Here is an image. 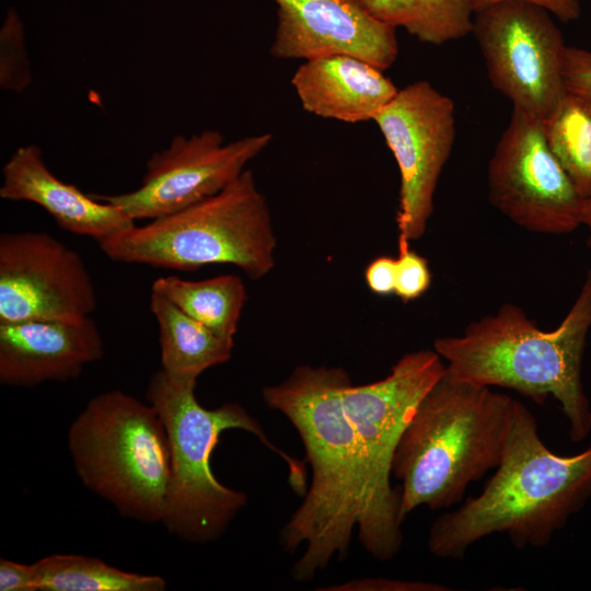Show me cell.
Instances as JSON below:
<instances>
[{
	"mask_svg": "<svg viewBox=\"0 0 591 591\" xmlns=\"http://www.w3.org/2000/svg\"><path fill=\"white\" fill-rule=\"evenodd\" d=\"M328 591H447V586L433 582L408 581L391 578H361L348 582L322 588Z\"/></svg>",
	"mask_w": 591,
	"mask_h": 591,
	"instance_id": "25",
	"label": "cell"
},
{
	"mask_svg": "<svg viewBox=\"0 0 591 591\" xmlns=\"http://www.w3.org/2000/svg\"><path fill=\"white\" fill-rule=\"evenodd\" d=\"M349 382L341 368L303 364L263 391L266 405L297 429L312 468L311 486L281 532L288 552L305 546L291 569L300 582L314 579L334 557H347L364 512L357 438L343 404Z\"/></svg>",
	"mask_w": 591,
	"mask_h": 591,
	"instance_id": "1",
	"label": "cell"
},
{
	"mask_svg": "<svg viewBox=\"0 0 591 591\" xmlns=\"http://www.w3.org/2000/svg\"><path fill=\"white\" fill-rule=\"evenodd\" d=\"M434 350L401 357L382 380L343 390V404L358 443L364 480V512L358 524L362 547L380 561L403 545L401 494L391 485L394 453L419 401L444 373Z\"/></svg>",
	"mask_w": 591,
	"mask_h": 591,
	"instance_id": "8",
	"label": "cell"
},
{
	"mask_svg": "<svg viewBox=\"0 0 591 591\" xmlns=\"http://www.w3.org/2000/svg\"><path fill=\"white\" fill-rule=\"evenodd\" d=\"M291 84L306 112L345 123L373 120L398 91L383 70L340 54L305 60Z\"/></svg>",
	"mask_w": 591,
	"mask_h": 591,
	"instance_id": "17",
	"label": "cell"
},
{
	"mask_svg": "<svg viewBox=\"0 0 591 591\" xmlns=\"http://www.w3.org/2000/svg\"><path fill=\"white\" fill-rule=\"evenodd\" d=\"M68 447L81 482L125 518L161 521L171 451L157 409L119 391L97 394L71 424Z\"/></svg>",
	"mask_w": 591,
	"mask_h": 591,
	"instance_id": "7",
	"label": "cell"
},
{
	"mask_svg": "<svg viewBox=\"0 0 591 591\" xmlns=\"http://www.w3.org/2000/svg\"><path fill=\"white\" fill-rule=\"evenodd\" d=\"M0 197L34 202L62 230L92 237L97 243L135 225L120 209L56 177L36 144L18 148L7 161Z\"/></svg>",
	"mask_w": 591,
	"mask_h": 591,
	"instance_id": "16",
	"label": "cell"
},
{
	"mask_svg": "<svg viewBox=\"0 0 591 591\" xmlns=\"http://www.w3.org/2000/svg\"><path fill=\"white\" fill-rule=\"evenodd\" d=\"M565 83L567 89L591 96V50L567 47Z\"/></svg>",
	"mask_w": 591,
	"mask_h": 591,
	"instance_id": "26",
	"label": "cell"
},
{
	"mask_svg": "<svg viewBox=\"0 0 591 591\" xmlns=\"http://www.w3.org/2000/svg\"><path fill=\"white\" fill-rule=\"evenodd\" d=\"M488 197L510 221L542 234L583 225V197L551 150L543 121L513 108L487 171Z\"/></svg>",
	"mask_w": 591,
	"mask_h": 591,
	"instance_id": "10",
	"label": "cell"
},
{
	"mask_svg": "<svg viewBox=\"0 0 591 591\" xmlns=\"http://www.w3.org/2000/svg\"><path fill=\"white\" fill-rule=\"evenodd\" d=\"M583 225L588 229L587 245L591 252V198H588Z\"/></svg>",
	"mask_w": 591,
	"mask_h": 591,
	"instance_id": "30",
	"label": "cell"
},
{
	"mask_svg": "<svg viewBox=\"0 0 591 591\" xmlns=\"http://www.w3.org/2000/svg\"><path fill=\"white\" fill-rule=\"evenodd\" d=\"M380 21L403 27L431 45L460 39L472 33L474 10L470 0H360Z\"/></svg>",
	"mask_w": 591,
	"mask_h": 591,
	"instance_id": "20",
	"label": "cell"
},
{
	"mask_svg": "<svg viewBox=\"0 0 591 591\" xmlns=\"http://www.w3.org/2000/svg\"><path fill=\"white\" fill-rule=\"evenodd\" d=\"M112 260L179 271L228 264L258 280L275 266L277 240L253 172L179 211L152 219L99 243Z\"/></svg>",
	"mask_w": 591,
	"mask_h": 591,
	"instance_id": "6",
	"label": "cell"
},
{
	"mask_svg": "<svg viewBox=\"0 0 591 591\" xmlns=\"http://www.w3.org/2000/svg\"><path fill=\"white\" fill-rule=\"evenodd\" d=\"M273 136L260 134L224 142L218 130L186 138L151 154L138 188L118 195H93L134 221L157 219L208 198L236 179L246 164L265 150Z\"/></svg>",
	"mask_w": 591,
	"mask_h": 591,
	"instance_id": "12",
	"label": "cell"
},
{
	"mask_svg": "<svg viewBox=\"0 0 591 591\" xmlns=\"http://www.w3.org/2000/svg\"><path fill=\"white\" fill-rule=\"evenodd\" d=\"M591 328V268L572 306L554 329H541L515 304L470 323L462 335L436 338L433 350L454 378L510 389L536 404L553 396L569 425V438L591 431V408L581 380Z\"/></svg>",
	"mask_w": 591,
	"mask_h": 591,
	"instance_id": "3",
	"label": "cell"
},
{
	"mask_svg": "<svg viewBox=\"0 0 591 591\" xmlns=\"http://www.w3.org/2000/svg\"><path fill=\"white\" fill-rule=\"evenodd\" d=\"M430 283L428 260L410 247L398 251L394 294L407 303L421 297Z\"/></svg>",
	"mask_w": 591,
	"mask_h": 591,
	"instance_id": "24",
	"label": "cell"
},
{
	"mask_svg": "<svg viewBox=\"0 0 591 591\" xmlns=\"http://www.w3.org/2000/svg\"><path fill=\"white\" fill-rule=\"evenodd\" d=\"M396 258L379 256L366 268L364 279L368 288L375 294L389 296L395 289Z\"/></svg>",
	"mask_w": 591,
	"mask_h": 591,
	"instance_id": "28",
	"label": "cell"
},
{
	"mask_svg": "<svg viewBox=\"0 0 591 591\" xmlns=\"http://www.w3.org/2000/svg\"><path fill=\"white\" fill-rule=\"evenodd\" d=\"M373 121L399 171L396 224L402 251L426 232L439 177L454 146L455 107L430 82L416 81L398 90Z\"/></svg>",
	"mask_w": 591,
	"mask_h": 591,
	"instance_id": "11",
	"label": "cell"
},
{
	"mask_svg": "<svg viewBox=\"0 0 591 591\" xmlns=\"http://www.w3.org/2000/svg\"><path fill=\"white\" fill-rule=\"evenodd\" d=\"M591 498V444L575 455L551 451L535 417L513 401L503 454L483 491L431 524L427 547L460 559L478 541L505 534L523 549L542 548Z\"/></svg>",
	"mask_w": 591,
	"mask_h": 591,
	"instance_id": "2",
	"label": "cell"
},
{
	"mask_svg": "<svg viewBox=\"0 0 591 591\" xmlns=\"http://www.w3.org/2000/svg\"><path fill=\"white\" fill-rule=\"evenodd\" d=\"M97 298L80 255L46 232L0 236V323L77 320Z\"/></svg>",
	"mask_w": 591,
	"mask_h": 591,
	"instance_id": "13",
	"label": "cell"
},
{
	"mask_svg": "<svg viewBox=\"0 0 591 591\" xmlns=\"http://www.w3.org/2000/svg\"><path fill=\"white\" fill-rule=\"evenodd\" d=\"M1 591H37L34 564L24 565L5 558L0 559Z\"/></svg>",
	"mask_w": 591,
	"mask_h": 591,
	"instance_id": "27",
	"label": "cell"
},
{
	"mask_svg": "<svg viewBox=\"0 0 591 591\" xmlns=\"http://www.w3.org/2000/svg\"><path fill=\"white\" fill-rule=\"evenodd\" d=\"M151 291L164 296L218 336L234 340L246 301L241 277L227 274L194 281L170 275L155 279Z\"/></svg>",
	"mask_w": 591,
	"mask_h": 591,
	"instance_id": "19",
	"label": "cell"
},
{
	"mask_svg": "<svg viewBox=\"0 0 591 591\" xmlns=\"http://www.w3.org/2000/svg\"><path fill=\"white\" fill-rule=\"evenodd\" d=\"M547 143L578 189L591 198V96L567 89L543 120Z\"/></svg>",
	"mask_w": 591,
	"mask_h": 591,
	"instance_id": "22",
	"label": "cell"
},
{
	"mask_svg": "<svg viewBox=\"0 0 591 591\" xmlns=\"http://www.w3.org/2000/svg\"><path fill=\"white\" fill-rule=\"evenodd\" d=\"M196 382H174L162 370L147 389V399L161 417L170 442L171 477L161 522L188 543H207L222 535L247 497L215 477L210 455L229 429L253 433L288 464L293 489L305 491L303 465L275 447L260 425L237 403L208 409L195 396Z\"/></svg>",
	"mask_w": 591,
	"mask_h": 591,
	"instance_id": "5",
	"label": "cell"
},
{
	"mask_svg": "<svg viewBox=\"0 0 591 591\" xmlns=\"http://www.w3.org/2000/svg\"><path fill=\"white\" fill-rule=\"evenodd\" d=\"M493 86L513 108L545 120L566 91L567 47L545 9L521 1L474 13L473 28Z\"/></svg>",
	"mask_w": 591,
	"mask_h": 591,
	"instance_id": "9",
	"label": "cell"
},
{
	"mask_svg": "<svg viewBox=\"0 0 591 591\" xmlns=\"http://www.w3.org/2000/svg\"><path fill=\"white\" fill-rule=\"evenodd\" d=\"M37 591H163L160 576L127 572L101 559L55 554L34 563Z\"/></svg>",
	"mask_w": 591,
	"mask_h": 591,
	"instance_id": "21",
	"label": "cell"
},
{
	"mask_svg": "<svg viewBox=\"0 0 591 591\" xmlns=\"http://www.w3.org/2000/svg\"><path fill=\"white\" fill-rule=\"evenodd\" d=\"M506 1H521L538 5L564 23L576 21L581 14L580 0H470L474 13Z\"/></svg>",
	"mask_w": 591,
	"mask_h": 591,
	"instance_id": "29",
	"label": "cell"
},
{
	"mask_svg": "<svg viewBox=\"0 0 591 591\" xmlns=\"http://www.w3.org/2000/svg\"><path fill=\"white\" fill-rule=\"evenodd\" d=\"M30 81L23 27L15 12H8L1 28V86L20 91Z\"/></svg>",
	"mask_w": 591,
	"mask_h": 591,
	"instance_id": "23",
	"label": "cell"
},
{
	"mask_svg": "<svg viewBox=\"0 0 591 591\" xmlns=\"http://www.w3.org/2000/svg\"><path fill=\"white\" fill-rule=\"evenodd\" d=\"M101 333L88 316L0 323V383L33 387L78 378L102 359Z\"/></svg>",
	"mask_w": 591,
	"mask_h": 591,
	"instance_id": "15",
	"label": "cell"
},
{
	"mask_svg": "<svg viewBox=\"0 0 591 591\" xmlns=\"http://www.w3.org/2000/svg\"><path fill=\"white\" fill-rule=\"evenodd\" d=\"M277 27L270 54L279 59L351 55L381 70L397 58L396 28L360 0H274Z\"/></svg>",
	"mask_w": 591,
	"mask_h": 591,
	"instance_id": "14",
	"label": "cell"
},
{
	"mask_svg": "<svg viewBox=\"0 0 591 591\" xmlns=\"http://www.w3.org/2000/svg\"><path fill=\"white\" fill-rule=\"evenodd\" d=\"M513 401L445 369L419 401L394 453L392 475L402 484L403 520L422 506L459 505L470 484L499 465Z\"/></svg>",
	"mask_w": 591,
	"mask_h": 591,
	"instance_id": "4",
	"label": "cell"
},
{
	"mask_svg": "<svg viewBox=\"0 0 591 591\" xmlns=\"http://www.w3.org/2000/svg\"><path fill=\"white\" fill-rule=\"evenodd\" d=\"M150 310L159 326L161 363L174 382H196L207 369L227 362L234 340L222 338L164 296L151 291Z\"/></svg>",
	"mask_w": 591,
	"mask_h": 591,
	"instance_id": "18",
	"label": "cell"
}]
</instances>
